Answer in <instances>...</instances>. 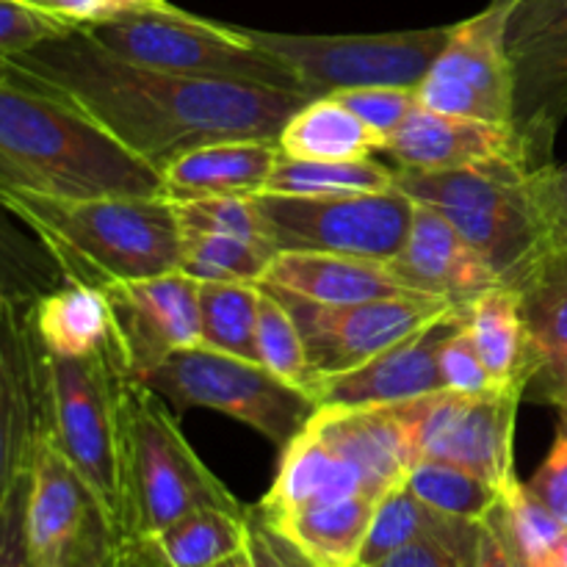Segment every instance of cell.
<instances>
[{"label":"cell","instance_id":"6da1fadb","mask_svg":"<svg viewBox=\"0 0 567 567\" xmlns=\"http://www.w3.org/2000/svg\"><path fill=\"white\" fill-rule=\"evenodd\" d=\"M0 72L64 100L161 175L169 161L227 138H275L308 100L291 89L150 70L105 50L86 28L0 59Z\"/></svg>","mask_w":567,"mask_h":567},{"label":"cell","instance_id":"7a4b0ae2","mask_svg":"<svg viewBox=\"0 0 567 567\" xmlns=\"http://www.w3.org/2000/svg\"><path fill=\"white\" fill-rule=\"evenodd\" d=\"M0 208L72 282L105 288L181 269L183 233L166 194H3Z\"/></svg>","mask_w":567,"mask_h":567},{"label":"cell","instance_id":"3957f363","mask_svg":"<svg viewBox=\"0 0 567 567\" xmlns=\"http://www.w3.org/2000/svg\"><path fill=\"white\" fill-rule=\"evenodd\" d=\"M164 194L161 175L92 120L0 72V197Z\"/></svg>","mask_w":567,"mask_h":567},{"label":"cell","instance_id":"277c9868","mask_svg":"<svg viewBox=\"0 0 567 567\" xmlns=\"http://www.w3.org/2000/svg\"><path fill=\"white\" fill-rule=\"evenodd\" d=\"M197 509L244 513L183 437L164 399L131 380L122 408V540L153 535Z\"/></svg>","mask_w":567,"mask_h":567},{"label":"cell","instance_id":"5b68a950","mask_svg":"<svg viewBox=\"0 0 567 567\" xmlns=\"http://www.w3.org/2000/svg\"><path fill=\"white\" fill-rule=\"evenodd\" d=\"M33 352L39 426L92 487L122 540V408L133 380L125 358L122 352L55 358L37 341Z\"/></svg>","mask_w":567,"mask_h":567},{"label":"cell","instance_id":"8992f818","mask_svg":"<svg viewBox=\"0 0 567 567\" xmlns=\"http://www.w3.org/2000/svg\"><path fill=\"white\" fill-rule=\"evenodd\" d=\"M396 186L413 203L437 210L502 282L513 280L543 249L554 247L532 192V172L518 164L449 172L396 169Z\"/></svg>","mask_w":567,"mask_h":567},{"label":"cell","instance_id":"52a82bcc","mask_svg":"<svg viewBox=\"0 0 567 567\" xmlns=\"http://www.w3.org/2000/svg\"><path fill=\"white\" fill-rule=\"evenodd\" d=\"M86 31L114 55L150 70L302 92L291 72L255 48L241 28L194 17L172 3L125 11Z\"/></svg>","mask_w":567,"mask_h":567},{"label":"cell","instance_id":"ba28073f","mask_svg":"<svg viewBox=\"0 0 567 567\" xmlns=\"http://www.w3.org/2000/svg\"><path fill=\"white\" fill-rule=\"evenodd\" d=\"M138 382L164 399L175 415L192 408L219 410L260 432L280 452L319 410L310 393L288 385L255 360L205 347L177 349Z\"/></svg>","mask_w":567,"mask_h":567},{"label":"cell","instance_id":"9c48e42d","mask_svg":"<svg viewBox=\"0 0 567 567\" xmlns=\"http://www.w3.org/2000/svg\"><path fill=\"white\" fill-rule=\"evenodd\" d=\"M241 33L280 61L302 92L324 97L363 86L419 89L452 37V25L347 37H305L260 28H241Z\"/></svg>","mask_w":567,"mask_h":567},{"label":"cell","instance_id":"30bf717a","mask_svg":"<svg viewBox=\"0 0 567 567\" xmlns=\"http://www.w3.org/2000/svg\"><path fill=\"white\" fill-rule=\"evenodd\" d=\"M264 236L277 252L352 255L391 264L408 241L415 203L402 192L282 197L258 194Z\"/></svg>","mask_w":567,"mask_h":567},{"label":"cell","instance_id":"8fae6325","mask_svg":"<svg viewBox=\"0 0 567 567\" xmlns=\"http://www.w3.org/2000/svg\"><path fill=\"white\" fill-rule=\"evenodd\" d=\"M25 540L37 567H105L120 546L111 515L42 426L28 463Z\"/></svg>","mask_w":567,"mask_h":567},{"label":"cell","instance_id":"7c38bea8","mask_svg":"<svg viewBox=\"0 0 567 567\" xmlns=\"http://www.w3.org/2000/svg\"><path fill=\"white\" fill-rule=\"evenodd\" d=\"M507 55L513 64V127L529 172L554 166L567 120V0H509Z\"/></svg>","mask_w":567,"mask_h":567},{"label":"cell","instance_id":"4fadbf2b","mask_svg":"<svg viewBox=\"0 0 567 567\" xmlns=\"http://www.w3.org/2000/svg\"><path fill=\"white\" fill-rule=\"evenodd\" d=\"M524 393L485 396L441 391L402 402L415 457L471 471L504 491L515 480V421Z\"/></svg>","mask_w":567,"mask_h":567},{"label":"cell","instance_id":"5bb4252c","mask_svg":"<svg viewBox=\"0 0 567 567\" xmlns=\"http://www.w3.org/2000/svg\"><path fill=\"white\" fill-rule=\"evenodd\" d=\"M507 14L509 0H493L480 14L454 22L452 37L419 86L424 109L513 125L515 83L504 39Z\"/></svg>","mask_w":567,"mask_h":567},{"label":"cell","instance_id":"9a60e30c","mask_svg":"<svg viewBox=\"0 0 567 567\" xmlns=\"http://www.w3.org/2000/svg\"><path fill=\"white\" fill-rule=\"evenodd\" d=\"M266 288V286H264ZM297 319L316 377L343 374L385 349L408 341L443 316L457 313V305L437 297H391L360 305H313L269 288Z\"/></svg>","mask_w":567,"mask_h":567},{"label":"cell","instance_id":"2e32d148","mask_svg":"<svg viewBox=\"0 0 567 567\" xmlns=\"http://www.w3.org/2000/svg\"><path fill=\"white\" fill-rule=\"evenodd\" d=\"M127 374L142 380L177 349L199 347V280L175 269L105 286Z\"/></svg>","mask_w":567,"mask_h":567},{"label":"cell","instance_id":"e0dca14e","mask_svg":"<svg viewBox=\"0 0 567 567\" xmlns=\"http://www.w3.org/2000/svg\"><path fill=\"white\" fill-rule=\"evenodd\" d=\"M463 321V310L432 321L408 341L385 349L377 358L343 374L324 377L316 385L319 408H385L446 391L441 377V347Z\"/></svg>","mask_w":567,"mask_h":567},{"label":"cell","instance_id":"ac0fdd59","mask_svg":"<svg viewBox=\"0 0 567 567\" xmlns=\"http://www.w3.org/2000/svg\"><path fill=\"white\" fill-rule=\"evenodd\" d=\"M377 153L391 158L399 172H449L498 164H518L529 172L513 125L437 114L424 105H419Z\"/></svg>","mask_w":567,"mask_h":567},{"label":"cell","instance_id":"d6986e66","mask_svg":"<svg viewBox=\"0 0 567 567\" xmlns=\"http://www.w3.org/2000/svg\"><path fill=\"white\" fill-rule=\"evenodd\" d=\"M507 286L518 291L532 347L526 396L567 413V241L543 249Z\"/></svg>","mask_w":567,"mask_h":567},{"label":"cell","instance_id":"ffe728a7","mask_svg":"<svg viewBox=\"0 0 567 567\" xmlns=\"http://www.w3.org/2000/svg\"><path fill=\"white\" fill-rule=\"evenodd\" d=\"M388 266L410 291L446 299L457 308H465L482 291L502 282L485 258L437 210L421 203H415L402 252Z\"/></svg>","mask_w":567,"mask_h":567},{"label":"cell","instance_id":"44dd1931","mask_svg":"<svg viewBox=\"0 0 567 567\" xmlns=\"http://www.w3.org/2000/svg\"><path fill=\"white\" fill-rule=\"evenodd\" d=\"M308 426L363 474L365 487L374 498L402 485L419 460L402 404L319 408Z\"/></svg>","mask_w":567,"mask_h":567},{"label":"cell","instance_id":"7402d4cb","mask_svg":"<svg viewBox=\"0 0 567 567\" xmlns=\"http://www.w3.org/2000/svg\"><path fill=\"white\" fill-rule=\"evenodd\" d=\"M39 432L37 352L17 302L0 316V509L28 471Z\"/></svg>","mask_w":567,"mask_h":567},{"label":"cell","instance_id":"603a6c76","mask_svg":"<svg viewBox=\"0 0 567 567\" xmlns=\"http://www.w3.org/2000/svg\"><path fill=\"white\" fill-rule=\"evenodd\" d=\"M260 286L313 305H360L415 293L382 260L327 252H277Z\"/></svg>","mask_w":567,"mask_h":567},{"label":"cell","instance_id":"cb8c5ba5","mask_svg":"<svg viewBox=\"0 0 567 567\" xmlns=\"http://www.w3.org/2000/svg\"><path fill=\"white\" fill-rule=\"evenodd\" d=\"M280 161L275 138H227L177 155L161 169L169 199L258 197Z\"/></svg>","mask_w":567,"mask_h":567},{"label":"cell","instance_id":"d4e9b609","mask_svg":"<svg viewBox=\"0 0 567 567\" xmlns=\"http://www.w3.org/2000/svg\"><path fill=\"white\" fill-rule=\"evenodd\" d=\"M349 496H371L363 474L305 426L286 449L269 493L252 509L255 518L271 520L313 504L338 502ZM374 498V496H371Z\"/></svg>","mask_w":567,"mask_h":567},{"label":"cell","instance_id":"484cf974","mask_svg":"<svg viewBox=\"0 0 567 567\" xmlns=\"http://www.w3.org/2000/svg\"><path fill=\"white\" fill-rule=\"evenodd\" d=\"M25 321L37 347L55 358L122 352L114 310L109 293L100 286L66 280L55 291L33 299L25 310Z\"/></svg>","mask_w":567,"mask_h":567},{"label":"cell","instance_id":"4316f807","mask_svg":"<svg viewBox=\"0 0 567 567\" xmlns=\"http://www.w3.org/2000/svg\"><path fill=\"white\" fill-rule=\"evenodd\" d=\"M252 513L197 509L164 529L116 546L122 567H214L247 543Z\"/></svg>","mask_w":567,"mask_h":567},{"label":"cell","instance_id":"83f0119b","mask_svg":"<svg viewBox=\"0 0 567 567\" xmlns=\"http://www.w3.org/2000/svg\"><path fill=\"white\" fill-rule=\"evenodd\" d=\"M374 507L377 498L349 496L258 520L313 567H360Z\"/></svg>","mask_w":567,"mask_h":567},{"label":"cell","instance_id":"f1b7e54d","mask_svg":"<svg viewBox=\"0 0 567 567\" xmlns=\"http://www.w3.org/2000/svg\"><path fill=\"white\" fill-rule=\"evenodd\" d=\"M463 321L491 380L504 391H520L526 396L532 380V347L518 291L507 282L487 288L465 305Z\"/></svg>","mask_w":567,"mask_h":567},{"label":"cell","instance_id":"f546056e","mask_svg":"<svg viewBox=\"0 0 567 567\" xmlns=\"http://www.w3.org/2000/svg\"><path fill=\"white\" fill-rule=\"evenodd\" d=\"M277 147L288 158L302 161H358L380 150V138L338 97H313L291 114L277 136Z\"/></svg>","mask_w":567,"mask_h":567},{"label":"cell","instance_id":"4dcf8cb0","mask_svg":"<svg viewBox=\"0 0 567 567\" xmlns=\"http://www.w3.org/2000/svg\"><path fill=\"white\" fill-rule=\"evenodd\" d=\"M396 188V169L374 158L358 161H302L280 153L264 194L282 197H341L377 194Z\"/></svg>","mask_w":567,"mask_h":567},{"label":"cell","instance_id":"1f68e13d","mask_svg":"<svg viewBox=\"0 0 567 567\" xmlns=\"http://www.w3.org/2000/svg\"><path fill=\"white\" fill-rule=\"evenodd\" d=\"M260 282H199V347L255 360Z\"/></svg>","mask_w":567,"mask_h":567},{"label":"cell","instance_id":"d6a6232c","mask_svg":"<svg viewBox=\"0 0 567 567\" xmlns=\"http://www.w3.org/2000/svg\"><path fill=\"white\" fill-rule=\"evenodd\" d=\"M181 271L199 282H260L277 249L264 238L181 230Z\"/></svg>","mask_w":567,"mask_h":567},{"label":"cell","instance_id":"836d02e7","mask_svg":"<svg viewBox=\"0 0 567 567\" xmlns=\"http://www.w3.org/2000/svg\"><path fill=\"white\" fill-rule=\"evenodd\" d=\"M452 515H443L421 502L408 485H396L377 498L374 515H371L369 535H365L360 567H374L399 548L421 540V537L437 535L452 524Z\"/></svg>","mask_w":567,"mask_h":567},{"label":"cell","instance_id":"e575fe53","mask_svg":"<svg viewBox=\"0 0 567 567\" xmlns=\"http://www.w3.org/2000/svg\"><path fill=\"white\" fill-rule=\"evenodd\" d=\"M404 485L432 509L452 518L485 520L502 502V487L471 471L435 460H415L404 476Z\"/></svg>","mask_w":567,"mask_h":567},{"label":"cell","instance_id":"d590c367","mask_svg":"<svg viewBox=\"0 0 567 567\" xmlns=\"http://www.w3.org/2000/svg\"><path fill=\"white\" fill-rule=\"evenodd\" d=\"M255 349H258V363L280 377L288 385L313 396L319 377L310 365L308 349H305L302 332L291 310L260 286V308H258V330H255Z\"/></svg>","mask_w":567,"mask_h":567},{"label":"cell","instance_id":"8d00e7d4","mask_svg":"<svg viewBox=\"0 0 567 567\" xmlns=\"http://www.w3.org/2000/svg\"><path fill=\"white\" fill-rule=\"evenodd\" d=\"M493 520L502 529L504 540L520 557L532 563H548L554 548L565 537V526L559 524L557 515L529 491L526 482L515 476L502 493V502L493 509Z\"/></svg>","mask_w":567,"mask_h":567},{"label":"cell","instance_id":"74e56055","mask_svg":"<svg viewBox=\"0 0 567 567\" xmlns=\"http://www.w3.org/2000/svg\"><path fill=\"white\" fill-rule=\"evenodd\" d=\"M482 520L454 518L443 532L399 548L374 567H474Z\"/></svg>","mask_w":567,"mask_h":567},{"label":"cell","instance_id":"f35d334b","mask_svg":"<svg viewBox=\"0 0 567 567\" xmlns=\"http://www.w3.org/2000/svg\"><path fill=\"white\" fill-rule=\"evenodd\" d=\"M177 210L181 230L227 233V236L264 238L255 197H205V199H172Z\"/></svg>","mask_w":567,"mask_h":567},{"label":"cell","instance_id":"ab89813d","mask_svg":"<svg viewBox=\"0 0 567 567\" xmlns=\"http://www.w3.org/2000/svg\"><path fill=\"white\" fill-rule=\"evenodd\" d=\"M332 97L341 100L377 138L380 144L391 138L399 127L408 122V116L419 109V89L408 86H363L343 89Z\"/></svg>","mask_w":567,"mask_h":567},{"label":"cell","instance_id":"60d3db41","mask_svg":"<svg viewBox=\"0 0 567 567\" xmlns=\"http://www.w3.org/2000/svg\"><path fill=\"white\" fill-rule=\"evenodd\" d=\"M437 363H441V377L446 391L465 393V396H485V393L504 391L487 374L485 363H482L480 352H476L474 341H471V332L465 327V321H460L446 336Z\"/></svg>","mask_w":567,"mask_h":567},{"label":"cell","instance_id":"b9f144b4","mask_svg":"<svg viewBox=\"0 0 567 567\" xmlns=\"http://www.w3.org/2000/svg\"><path fill=\"white\" fill-rule=\"evenodd\" d=\"M70 31L75 28L22 3V0H0V59L25 53L37 44Z\"/></svg>","mask_w":567,"mask_h":567},{"label":"cell","instance_id":"7bdbcfd3","mask_svg":"<svg viewBox=\"0 0 567 567\" xmlns=\"http://www.w3.org/2000/svg\"><path fill=\"white\" fill-rule=\"evenodd\" d=\"M526 485L567 529V413H559L551 452L546 454L543 465Z\"/></svg>","mask_w":567,"mask_h":567},{"label":"cell","instance_id":"ee69618b","mask_svg":"<svg viewBox=\"0 0 567 567\" xmlns=\"http://www.w3.org/2000/svg\"><path fill=\"white\" fill-rule=\"evenodd\" d=\"M55 20L66 22L72 28H89L97 22L120 17L125 11L150 9V6H166L169 0H22Z\"/></svg>","mask_w":567,"mask_h":567},{"label":"cell","instance_id":"f6af8a7d","mask_svg":"<svg viewBox=\"0 0 567 567\" xmlns=\"http://www.w3.org/2000/svg\"><path fill=\"white\" fill-rule=\"evenodd\" d=\"M25 491L28 471L0 509V567H37L25 540Z\"/></svg>","mask_w":567,"mask_h":567},{"label":"cell","instance_id":"bcb514c9","mask_svg":"<svg viewBox=\"0 0 567 567\" xmlns=\"http://www.w3.org/2000/svg\"><path fill=\"white\" fill-rule=\"evenodd\" d=\"M532 192H535L540 214L546 219L554 244L567 241V164L548 166V169L532 175Z\"/></svg>","mask_w":567,"mask_h":567},{"label":"cell","instance_id":"7dc6e473","mask_svg":"<svg viewBox=\"0 0 567 567\" xmlns=\"http://www.w3.org/2000/svg\"><path fill=\"white\" fill-rule=\"evenodd\" d=\"M116 563H120V559H116ZM214 567H288V565L286 559H282L271 532L252 515V532H249L247 543H244L236 554H230V557L221 559V563Z\"/></svg>","mask_w":567,"mask_h":567},{"label":"cell","instance_id":"c3c4849f","mask_svg":"<svg viewBox=\"0 0 567 567\" xmlns=\"http://www.w3.org/2000/svg\"><path fill=\"white\" fill-rule=\"evenodd\" d=\"M474 567H515L513 551H509L507 540H504L502 529H498V524L493 520V515H487V518L482 520Z\"/></svg>","mask_w":567,"mask_h":567},{"label":"cell","instance_id":"681fc988","mask_svg":"<svg viewBox=\"0 0 567 567\" xmlns=\"http://www.w3.org/2000/svg\"><path fill=\"white\" fill-rule=\"evenodd\" d=\"M9 219L11 216L0 208V277H3V282L6 275H22V271L28 269V264H31V260H28L31 255H28L25 241L17 236V230L9 225Z\"/></svg>","mask_w":567,"mask_h":567},{"label":"cell","instance_id":"f907efd6","mask_svg":"<svg viewBox=\"0 0 567 567\" xmlns=\"http://www.w3.org/2000/svg\"><path fill=\"white\" fill-rule=\"evenodd\" d=\"M271 537H275V535H271ZM275 543H277V548H280L282 559H286V565H288V567H313V565L308 563V559H302V557H299V554L293 551V548H288L286 543L280 540V537H275Z\"/></svg>","mask_w":567,"mask_h":567},{"label":"cell","instance_id":"816d5d0a","mask_svg":"<svg viewBox=\"0 0 567 567\" xmlns=\"http://www.w3.org/2000/svg\"><path fill=\"white\" fill-rule=\"evenodd\" d=\"M543 565H546V567H567V532H565L563 540H559V546L554 548L551 557H548V563H543Z\"/></svg>","mask_w":567,"mask_h":567},{"label":"cell","instance_id":"f5cc1de1","mask_svg":"<svg viewBox=\"0 0 567 567\" xmlns=\"http://www.w3.org/2000/svg\"><path fill=\"white\" fill-rule=\"evenodd\" d=\"M509 551H513V548H509ZM513 557H515V567H546V565H540V563H532V559L520 557V554H515V551H513Z\"/></svg>","mask_w":567,"mask_h":567},{"label":"cell","instance_id":"db71d44e","mask_svg":"<svg viewBox=\"0 0 567 567\" xmlns=\"http://www.w3.org/2000/svg\"><path fill=\"white\" fill-rule=\"evenodd\" d=\"M105 567H120V563H116V554H114V559H111V563L105 565Z\"/></svg>","mask_w":567,"mask_h":567}]
</instances>
